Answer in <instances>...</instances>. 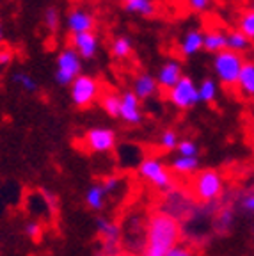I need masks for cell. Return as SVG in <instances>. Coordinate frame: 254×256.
<instances>
[{"mask_svg":"<svg viewBox=\"0 0 254 256\" xmlns=\"http://www.w3.org/2000/svg\"><path fill=\"white\" fill-rule=\"evenodd\" d=\"M182 226L169 212H155L148 220L146 256H166L180 244Z\"/></svg>","mask_w":254,"mask_h":256,"instance_id":"obj_1","label":"cell"},{"mask_svg":"<svg viewBox=\"0 0 254 256\" xmlns=\"http://www.w3.org/2000/svg\"><path fill=\"white\" fill-rule=\"evenodd\" d=\"M192 190L196 200L202 203H214L224 192V178L217 169H202L192 180Z\"/></svg>","mask_w":254,"mask_h":256,"instance_id":"obj_2","label":"cell"},{"mask_svg":"<svg viewBox=\"0 0 254 256\" xmlns=\"http://www.w3.org/2000/svg\"><path fill=\"white\" fill-rule=\"evenodd\" d=\"M244 62L246 60L242 59L240 54H234L231 50H224V52L214 56L212 68H214L217 80L224 88H234V86L238 84V76L244 68Z\"/></svg>","mask_w":254,"mask_h":256,"instance_id":"obj_3","label":"cell"},{"mask_svg":"<svg viewBox=\"0 0 254 256\" xmlns=\"http://www.w3.org/2000/svg\"><path fill=\"white\" fill-rule=\"evenodd\" d=\"M72 104L78 108H88L102 98V84L91 75H78L70 86Z\"/></svg>","mask_w":254,"mask_h":256,"instance_id":"obj_4","label":"cell"},{"mask_svg":"<svg viewBox=\"0 0 254 256\" xmlns=\"http://www.w3.org/2000/svg\"><path fill=\"white\" fill-rule=\"evenodd\" d=\"M57 70L54 73V78L60 88H70L73 80L82 75V57L76 54L75 48L66 46L57 54Z\"/></svg>","mask_w":254,"mask_h":256,"instance_id":"obj_5","label":"cell"},{"mask_svg":"<svg viewBox=\"0 0 254 256\" xmlns=\"http://www.w3.org/2000/svg\"><path fill=\"white\" fill-rule=\"evenodd\" d=\"M137 172H139L140 178L150 182L158 190L167 192L172 188L171 169H167V166L156 156H148V158L140 160L139 166H137Z\"/></svg>","mask_w":254,"mask_h":256,"instance_id":"obj_6","label":"cell"},{"mask_svg":"<svg viewBox=\"0 0 254 256\" xmlns=\"http://www.w3.org/2000/svg\"><path fill=\"white\" fill-rule=\"evenodd\" d=\"M167 100L171 102L178 110H190L201 102L199 100L198 84L190 76H183L171 91H167Z\"/></svg>","mask_w":254,"mask_h":256,"instance_id":"obj_7","label":"cell"},{"mask_svg":"<svg viewBox=\"0 0 254 256\" xmlns=\"http://www.w3.org/2000/svg\"><path fill=\"white\" fill-rule=\"evenodd\" d=\"M84 144L91 153H110L118 146V134L108 126H94L86 132Z\"/></svg>","mask_w":254,"mask_h":256,"instance_id":"obj_8","label":"cell"},{"mask_svg":"<svg viewBox=\"0 0 254 256\" xmlns=\"http://www.w3.org/2000/svg\"><path fill=\"white\" fill-rule=\"evenodd\" d=\"M183 76L185 75H183L182 62L178 59H167L156 73V82H158V88H162L164 91H171Z\"/></svg>","mask_w":254,"mask_h":256,"instance_id":"obj_9","label":"cell"},{"mask_svg":"<svg viewBox=\"0 0 254 256\" xmlns=\"http://www.w3.org/2000/svg\"><path fill=\"white\" fill-rule=\"evenodd\" d=\"M142 108H140V100L134 94V91L126 89L121 92V116L120 120H123L126 124H140L142 121Z\"/></svg>","mask_w":254,"mask_h":256,"instance_id":"obj_10","label":"cell"},{"mask_svg":"<svg viewBox=\"0 0 254 256\" xmlns=\"http://www.w3.org/2000/svg\"><path fill=\"white\" fill-rule=\"evenodd\" d=\"M72 48H75L82 59L89 60L94 59L100 50V38L96 32H82V34H73L72 36Z\"/></svg>","mask_w":254,"mask_h":256,"instance_id":"obj_11","label":"cell"},{"mask_svg":"<svg viewBox=\"0 0 254 256\" xmlns=\"http://www.w3.org/2000/svg\"><path fill=\"white\" fill-rule=\"evenodd\" d=\"M94 16L86 9H72L66 16V28L68 32L73 34H82V32H92L94 30Z\"/></svg>","mask_w":254,"mask_h":256,"instance_id":"obj_12","label":"cell"},{"mask_svg":"<svg viewBox=\"0 0 254 256\" xmlns=\"http://www.w3.org/2000/svg\"><path fill=\"white\" fill-rule=\"evenodd\" d=\"M134 94L139 98L140 102L151 100L153 96H156L158 92V82H156V76L150 75V73H139V75L134 78Z\"/></svg>","mask_w":254,"mask_h":256,"instance_id":"obj_13","label":"cell"},{"mask_svg":"<svg viewBox=\"0 0 254 256\" xmlns=\"http://www.w3.org/2000/svg\"><path fill=\"white\" fill-rule=\"evenodd\" d=\"M202 43H204V34L201 30H187L183 34V38L180 40V52L183 57H192L202 50Z\"/></svg>","mask_w":254,"mask_h":256,"instance_id":"obj_14","label":"cell"},{"mask_svg":"<svg viewBox=\"0 0 254 256\" xmlns=\"http://www.w3.org/2000/svg\"><path fill=\"white\" fill-rule=\"evenodd\" d=\"M199 158L198 156H174V158L171 160V166H169V169H171L174 174L178 176H188V174H198V169H199Z\"/></svg>","mask_w":254,"mask_h":256,"instance_id":"obj_15","label":"cell"},{"mask_svg":"<svg viewBox=\"0 0 254 256\" xmlns=\"http://www.w3.org/2000/svg\"><path fill=\"white\" fill-rule=\"evenodd\" d=\"M107 190L104 188V185L102 184H94L91 185V187L88 188V192H86V204H88V208H91V210H94V212H102L105 206V201H107Z\"/></svg>","mask_w":254,"mask_h":256,"instance_id":"obj_16","label":"cell"},{"mask_svg":"<svg viewBox=\"0 0 254 256\" xmlns=\"http://www.w3.org/2000/svg\"><path fill=\"white\" fill-rule=\"evenodd\" d=\"M202 50L208 54H217L228 50L226 48V34L220 30H210L204 34V43H202Z\"/></svg>","mask_w":254,"mask_h":256,"instance_id":"obj_17","label":"cell"},{"mask_svg":"<svg viewBox=\"0 0 254 256\" xmlns=\"http://www.w3.org/2000/svg\"><path fill=\"white\" fill-rule=\"evenodd\" d=\"M238 89L244 96H250L254 98V62L252 60H246L244 68L238 76Z\"/></svg>","mask_w":254,"mask_h":256,"instance_id":"obj_18","label":"cell"},{"mask_svg":"<svg viewBox=\"0 0 254 256\" xmlns=\"http://www.w3.org/2000/svg\"><path fill=\"white\" fill-rule=\"evenodd\" d=\"M102 108L107 112L108 118H120L121 116V94L116 91H104L102 98H100Z\"/></svg>","mask_w":254,"mask_h":256,"instance_id":"obj_19","label":"cell"},{"mask_svg":"<svg viewBox=\"0 0 254 256\" xmlns=\"http://www.w3.org/2000/svg\"><path fill=\"white\" fill-rule=\"evenodd\" d=\"M96 230L98 235L107 242V244H116L120 240V228L107 217H98L96 219Z\"/></svg>","mask_w":254,"mask_h":256,"instance_id":"obj_20","label":"cell"},{"mask_svg":"<svg viewBox=\"0 0 254 256\" xmlns=\"http://www.w3.org/2000/svg\"><path fill=\"white\" fill-rule=\"evenodd\" d=\"M134 52V41H132L130 36H118L114 38L110 44V54L114 59H128Z\"/></svg>","mask_w":254,"mask_h":256,"instance_id":"obj_21","label":"cell"},{"mask_svg":"<svg viewBox=\"0 0 254 256\" xmlns=\"http://www.w3.org/2000/svg\"><path fill=\"white\" fill-rule=\"evenodd\" d=\"M226 48L242 56L244 52H247L250 48V40H247L240 30H231L226 34Z\"/></svg>","mask_w":254,"mask_h":256,"instance_id":"obj_22","label":"cell"},{"mask_svg":"<svg viewBox=\"0 0 254 256\" xmlns=\"http://www.w3.org/2000/svg\"><path fill=\"white\" fill-rule=\"evenodd\" d=\"M124 6V11L132 12V14H140V16H155L156 8H155V2L153 0H128Z\"/></svg>","mask_w":254,"mask_h":256,"instance_id":"obj_23","label":"cell"},{"mask_svg":"<svg viewBox=\"0 0 254 256\" xmlns=\"http://www.w3.org/2000/svg\"><path fill=\"white\" fill-rule=\"evenodd\" d=\"M198 91H199V100L202 104H214L215 98L218 94V84L217 80L208 76V78H202L201 84L198 86Z\"/></svg>","mask_w":254,"mask_h":256,"instance_id":"obj_24","label":"cell"},{"mask_svg":"<svg viewBox=\"0 0 254 256\" xmlns=\"http://www.w3.org/2000/svg\"><path fill=\"white\" fill-rule=\"evenodd\" d=\"M12 80H14V84L20 86L25 92H36L38 88H40L38 82H36V78H34L32 75H28V73H25V72L12 73Z\"/></svg>","mask_w":254,"mask_h":256,"instance_id":"obj_25","label":"cell"},{"mask_svg":"<svg viewBox=\"0 0 254 256\" xmlns=\"http://www.w3.org/2000/svg\"><path fill=\"white\" fill-rule=\"evenodd\" d=\"M180 136L176 130H164L162 134H160L158 137V144H160V148L166 150V152H174L176 148H178V144H180Z\"/></svg>","mask_w":254,"mask_h":256,"instance_id":"obj_26","label":"cell"},{"mask_svg":"<svg viewBox=\"0 0 254 256\" xmlns=\"http://www.w3.org/2000/svg\"><path fill=\"white\" fill-rule=\"evenodd\" d=\"M238 30L242 32L247 40L254 41V9L246 11L238 20Z\"/></svg>","mask_w":254,"mask_h":256,"instance_id":"obj_27","label":"cell"},{"mask_svg":"<svg viewBox=\"0 0 254 256\" xmlns=\"http://www.w3.org/2000/svg\"><path fill=\"white\" fill-rule=\"evenodd\" d=\"M43 22H44V27L48 28L50 32H57L60 27V12L57 8H46L43 14Z\"/></svg>","mask_w":254,"mask_h":256,"instance_id":"obj_28","label":"cell"},{"mask_svg":"<svg viewBox=\"0 0 254 256\" xmlns=\"http://www.w3.org/2000/svg\"><path fill=\"white\" fill-rule=\"evenodd\" d=\"M238 206L244 214L247 216H254V185L240 194V200H238Z\"/></svg>","mask_w":254,"mask_h":256,"instance_id":"obj_29","label":"cell"},{"mask_svg":"<svg viewBox=\"0 0 254 256\" xmlns=\"http://www.w3.org/2000/svg\"><path fill=\"white\" fill-rule=\"evenodd\" d=\"M178 155L182 156H198L199 155V146L190 139H182L178 144V148H176Z\"/></svg>","mask_w":254,"mask_h":256,"instance_id":"obj_30","label":"cell"},{"mask_svg":"<svg viewBox=\"0 0 254 256\" xmlns=\"http://www.w3.org/2000/svg\"><path fill=\"white\" fill-rule=\"evenodd\" d=\"M25 235L30 240H34V242H38V240L43 236V226H41V222H38V220H28V222L25 224Z\"/></svg>","mask_w":254,"mask_h":256,"instance_id":"obj_31","label":"cell"},{"mask_svg":"<svg viewBox=\"0 0 254 256\" xmlns=\"http://www.w3.org/2000/svg\"><path fill=\"white\" fill-rule=\"evenodd\" d=\"M217 222H218V226H220V228H230V226H233L234 212L231 210V208H224V210H220Z\"/></svg>","mask_w":254,"mask_h":256,"instance_id":"obj_32","label":"cell"},{"mask_svg":"<svg viewBox=\"0 0 254 256\" xmlns=\"http://www.w3.org/2000/svg\"><path fill=\"white\" fill-rule=\"evenodd\" d=\"M120 184H121V180L118 176H107L102 185H104V188L107 190V194H114V192L120 188Z\"/></svg>","mask_w":254,"mask_h":256,"instance_id":"obj_33","label":"cell"},{"mask_svg":"<svg viewBox=\"0 0 254 256\" xmlns=\"http://www.w3.org/2000/svg\"><path fill=\"white\" fill-rule=\"evenodd\" d=\"M212 2H214V0H187L188 8H190L192 11H196V12L206 11V9L212 6Z\"/></svg>","mask_w":254,"mask_h":256,"instance_id":"obj_34","label":"cell"},{"mask_svg":"<svg viewBox=\"0 0 254 256\" xmlns=\"http://www.w3.org/2000/svg\"><path fill=\"white\" fill-rule=\"evenodd\" d=\"M12 59H14L12 50H9V48H0V68L9 66V64L12 62Z\"/></svg>","mask_w":254,"mask_h":256,"instance_id":"obj_35","label":"cell"},{"mask_svg":"<svg viewBox=\"0 0 254 256\" xmlns=\"http://www.w3.org/2000/svg\"><path fill=\"white\" fill-rule=\"evenodd\" d=\"M166 256H196V254L192 252V249L187 248V246L178 244V246H174V248H172L171 251L167 252Z\"/></svg>","mask_w":254,"mask_h":256,"instance_id":"obj_36","label":"cell"},{"mask_svg":"<svg viewBox=\"0 0 254 256\" xmlns=\"http://www.w3.org/2000/svg\"><path fill=\"white\" fill-rule=\"evenodd\" d=\"M4 41V25H2V20H0V44Z\"/></svg>","mask_w":254,"mask_h":256,"instance_id":"obj_37","label":"cell"},{"mask_svg":"<svg viewBox=\"0 0 254 256\" xmlns=\"http://www.w3.org/2000/svg\"><path fill=\"white\" fill-rule=\"evenodd\" d=\"M121 2H123V4H126V2H128V0H121Z\"/></svg>","mask_w":254,"mask_h":256,"instance_id":"obj_38","label":"cell"}]
</instances>
